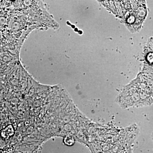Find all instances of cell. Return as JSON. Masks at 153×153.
<instances>
[{
  "label": "cell",
  "mask_w": 153,
  "mask_h": 153,
  "mask_svg": "<svg viewBox=\"0 0 153 153\" xmlns=\"http://www.w3.org/2000/svg\"><path fill=\"white\" fill-rule=\"evenodd\" d=\"M74 142H75V140L73 137L71 136V135H68L66 136L63 139V142L65 145H67V146H72L74 144Z\"/></svg>",
  "instance_id": "cell-1"
},
{
  "label": "cell",
  "mask_w": 153,
  "mask_h": 153,
  "mask_svg": "<svg viewBox=\"0 0 153 153\" xmlns=\"http://www.w3.org/2000/svg\"><path fill=\"white\" fill-rule=\"evenodd\" d=\"M147 61L150 63H153V53L152 52H150L148 54L147 56Z\"/></svg>",
  "instance_id": "cell-2"
},
{
  "label": "cell",
  "mask_w": 153,
  "mask_h": 153,
  "mask_svg": "<svg viewBox=\"0 0 153 153\" xmlns=\"http://www.w3.org/2000/svg\"></svg>",
  "instance_id": "cell-3"
}]
</instances>
